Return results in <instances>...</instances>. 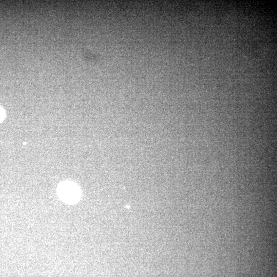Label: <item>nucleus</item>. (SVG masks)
I'll use <instances>...</instances> for the list:
<instances>
[{"label":"nucleus","instance_id":"1","mask_svg":"<svg viewBox=\"0 0 277 277\" xmlns=\"http://www.w3.org/2000/svg\"><path fill=\"white\" fill-rule=\"evenodd\" d=\"M59 193L63 199L70 202L76 201L80 195L75 185L69 183H65L60 187Z\"/></svg>","mask_w":277,"mask_h":277},{"label":"nucleus","instance_id":"2","mask_svg":"<svg viewBox=\"0 0 277 277\" xmlns=\"http://www.w3.org/2000/svg\"><path fill=\"white\" fill-rule=\"evenodd\" d=\"M4 118V112L2 108L0 107V122H2Z\"/></svg>","mask_w":277,"mask_h":277}]
</instances>
